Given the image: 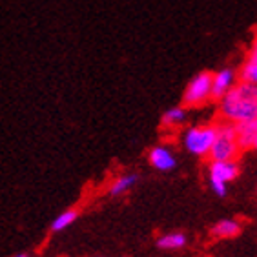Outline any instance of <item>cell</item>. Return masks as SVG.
<instances>
[{
    "mask_svg": "<svg viewBox=\"0 0 257 257\" xmlns=\"http://www.w3.org/2000/svg\"><path fill=\"white\" fill-rule=\"evenodd\" d=\"M77 217H79V212H77L75 208H69V210H66V212L59 213V215H57V217L51 221L50 230L53 233L62 232V230H66L68 226H71V224L77 221Z\"/></svg>",
    "mask_w": 257,
    "mask_h": 257,
    "instance_id": "5bb4252c",
    "label": "cell"
},
{
    "mask_svg": "<svg viewBox=\"0 0 257 257\" xmlns=\"http://www.w3.org/2000/svg\"><path fill=\"white\" fill-rule=\"evenodd\" d=\"M233 126H235V135H237L241 150H252L257 135V119L246 120V122H237Z\"/></svg>",
    "mask_w": 257,
    "mask_h": 257,
    "instance_id": "9c48e42d",
    "label": "cell"
},
{
    "mask_svg": "<svg viewBox=\"0 0 257 257\" xmlns=\"http://www.w3.org/2000/svg\"><path fill=\"white\" fill-rule=\"evenodd\" d=\"M239 177L237 161H212L210 163V188L217 197L224 199L228 195V183Z\"/></svg>",
    "mask_w": 257,
    "mask_h": 257,
    "instance_id": "277c9868",
    "label": "cell"
},
{
    "mask_svg": "<svg viewBox=\"0 0 257 257\" xmlns=\"http://www.w3.org/2000/svg\"><path fill=\"white\" fill-rule=\"evenodd\" d=\"M148 163L154 166L157 172H172L177 166V159L173 155V152L168 146H163V144H157L148 152Z\"/></svg>",
    "mask_w": 257,
    "mask_h": 257,
    "instance_id": "52a82bcc",
    "label": "cell"
},
{
    "mask_svg": "<svg viewBox=\"0 0 257 257\" xmlns=\"http://www.w3.org/2000/svg\"><path fill=\"white\" fill-rule=\"evenodd\" d=\"M139 183V175L137 173H128V175H120V177H117L111 183V186H109L108 193L111 195V197H119V195H122V193L130 192V190L134 188L135 184Z\"/></svg>",
    "mask_w": 257,
    "mask_h": 257,
    "instance_id": "7c38bea8",
    "label": "cell"
},
{
    "mask_svg": "<svg viewBox=\"0 0 257 257\" xmlns=\"http://www.w3.org/2000/svg\"><path fill=\"white\" fill-rule=\"evenodd\" d=\"M186 117L188 115H186V109L183 106H173V108L164 111L161 122L164 128H177V126H183L186 122Z\"/></svg>",
    "mask_w": 257,
    "mask_h": 257,
    "instance_id": "4fadbf2b",
    "label": "cell"
},
{
    "mask_svg": "<svg viewBox=\"0 0 257 257\" xmlns=\"http://www.w3.org/2000/svg\"><path fill=\"white\" fill-rule=\"evenodd\" d=\"M212 71H201V73L193 75L192 79L188 80L186 88H184V106L195 108V106H201V104L212 99Z\"/></svg>",
    "mask_w": 257,
    "mask_h": 257,
    "instance_id": "5b68a950",
    "label": "cell"
},
{
    "mask_svg": "<svg viewBox=\"0 0 257 257\" xmlns=\"http://www.w3.org/2000/svg\"><path fill=\"white\" fill-rule=\"evenodd\" d=\"M241 233V223L235 219H221L212 226V235L217 239H230Z\"/></svg>",
    "mask_w": 257,
    "mask_h": 257,
    "instance_id": "30bf717a",
    "label": "cell"
},
{
    "mask_svg": "<svg viewBox=\"0 0 257 257\" xmlns=\"http://www.w3.org/2000/svg\"><path fill=\"white\" fill-rule=\"evenodd\" d=\"M237 82V71L233 68H223L212 77V99L221 100Z\"/></svg>",
    "mask_w": 257,
    "mask_h": 257,
    "instance_id": "8992f818",
    "label": "cell"
},
{
    "mask_svg": "<svg viewBox=\"0 0 257 257\" xmlns=\"http://www.w3.org/2000/svg\"><path fill=\"white\" fill-rule=\"evenodd\" d=\"M13 257H30L28 253H17V255H13Z\"/></svg>",
    "mask_w": 257,
    "mask_h": 257,
    "instance_id": "9a60e30c",
    "label": "cell"
},
{
    "mask_svg": "<svg viewBox=\"0 0 257 257\" xmlns=\"http://www.w3.org/2000/svg\"><path fill=\"white\" fill-rule=\"evenodd\" d=\"M219 115L226 122L237 124L257 119V84L239 80L219 100Z\"/></svg>",
    "mask_w": 257,
    "mask_h": 257,
    "instance_id": "6da1fadb",
    "label": "cell"
},
{
    "mask_svg": "<svg viewBox=\"0 0 257 257\" xmlns=\"http://www.w3.org/2000/svg\"><path fill=\"white\" fill-rule=\"evenodd\" d=\"M239 154H241V146L235 135V126L232 122L221 120L217 124V135L208 157L212 161H235Z\"/></svg>",
    "mask_w": 257,
    "mask_h": 257,
    "instance_id": "7a4b0ae2",
    "label": "cell"
},
{
    "mask_svg": "<svg viewBox=\"0 0 257 257\" xmlns=\"http://www.w3.org/2000/svg\"><path fill=\"white\" fill-rule=\"evenodd\" d=\"M255 40H257V33H255Z\"/></svg>",
    "mask_w": 257,
    "mask_h": 257,
    "instance_id": "e0dca14e",
    "label": "cell"
},
{
    "mask_svg": "<svg viewBox=\"0 0 257 257\" xmlns=\"http://www.w3.org/2000/svg\"><path fill=\"white\" fill-rule=\"evenodd\" d=\"M186 242H188L186 233L170 232V233H163V235H159L157 241H155V244H157V248H161V250H181V248L186 246Z\"/></svg>",
    "mask_w": 257,
    "mask_h": 257,
    "instance_id": "8fae6325",
    "label": "cell"
},
{
    "mask_svg": "<svg viewBox=\"0 0 257 257\" xmlns=\"http://www.w3.org/2000/svg\"><path fill=\"white\" fill-rule=\"evenodd\" d=\"M239 80H244V82H252L257 84V40L252 44L250 51H248L246 59L241 64L237 71Z\"/></svg>",
    "mask_w": 257,
    "mask_h": 257,
    "instance_id": "ba28073f",
    "label": "cell"
},
{
    "mask_svg": "<svg viewBox=\"0 0 257 257\" xmlns=\"http://www.w3.org/2000/svg\"><path fill=\"white\" fill-rule=\"evenodd\" d=\"M252 150H257V135H255V141H253V146H252Z\"/></svg>",
    "mask_w": 257,
    "mask_h": 257,
    "instance_id": "2e32d148",
    "label": "cell"
},
{
    "mask_svg": "<svg viewBox=\"0 0 257 257\" xmlns=\"http://www.w3.org/2000/svg\"><path fill=\"white\" fill-rule=\"evenodd\" d=\"M217 135V124H197L190 126L183 134V144L195 157H206Z\"/></svg>",
    "mask_w": 257,
    "mask_h": 257,
    "instance_id": "3957f363",
    "label": "cell"
}]
</instances>
